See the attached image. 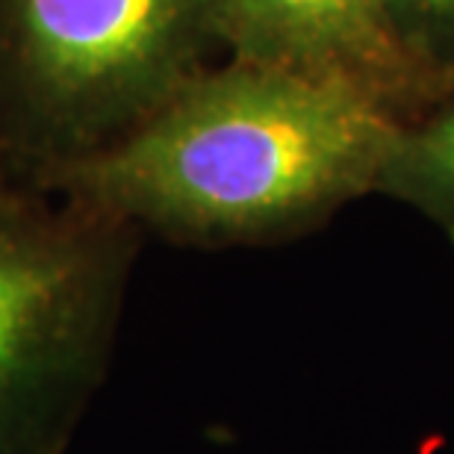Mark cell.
<instances>
[{"label": "cell", "mask_w": 454, "mask_h": 454, "mask_svg": "<svg viewBox=\"0 0 454 454\" xmlns=\"http://www.w3.org/2000/svg\"><path fill=\"white\" fill-rule=\"evenodd\" d=\"M393 127L357 86L231 57L121 142L27 186L189 248L278 245L375 192Z\"/></svg>", "instance_id": "cell-1"}, {"label": "cell", "mask_w": 454, "mask_h": 454, "mask_svg": "<svg viewBox=\"0 0 454 454\" xmlns=\"http://www.w3.org/2000/svg\"><path fill=\"white\" fill-rule=\"evenodd\" d=\"M224 51L222 0H0V153L15 184L121 142Z\"/></svg>", "instance_id": "cell-2"}, {"label": "cell", "mask_w": 454, "mask_h": 454, "mask_svg": "<svg viewBox=\"0 0 454 454\" xmlns=\"http://www.w3.org/2000/svg\"><path fill=\"white\" fill-rule=\"evenodd\" d=\"M139 248L118 215L0 189V454H68L110 372Z\"/></svg>", "instance_id": "cell-3"}, {"label": "cell", "mask_w": 454, "mask_h": 454, "mask_svg": "<svg viewBox=\"0 0 454 454\" xmlns=\"http://www.w3.org/2000/svg\"><path fill=\"white\" fill-rule=\"evenodd\" d=\"M233 59L342 80L404 121L451 80L422 68L395 42L378 0H222Z\"/></svg>", "instance_id": "cell-4"}, {"label": "cell", "mask_w": 454, "mask_h": 454, "mask_svg": "<svg viewBox=\"0 0 454 454\" xmlns=\"http://www.w3.org/2000/svg\"><path fill=\"white\" fill-rule=\"evenodd\" d=\"M375 192L428 215L454 245V77L422 113L395 121Z\"/></svg>", "instance_id": "cell-5"}, {"label": "cell", "mask_w": 454, "mask_h": 454, "mask_svg": "<svg viewBox=\"0 0 454 454\" xmlns=\"http://www.w3.org/2000/svg\"><path fill=\"white\" fill-rule=\"evenodd\" d=\"M395 42L437 77H454V0H378Z\"/></svg>", "instance_id": "cell-6"}, {"label": "cell", "mask_w": 454, "mask_h": 454, "mask_svg": "<svg viewBox=\"0 0 454 454\" xmlns=\"http://www.w3.org/2000/svg\"><path fill=\"white\" fill-rule=\"evenodd\" d=\"M12 184H15V180H12V175H9L4 153H0V189H4V186H12Z\"/></svg>", "instance_id": "cell-7"}]
</instances>
